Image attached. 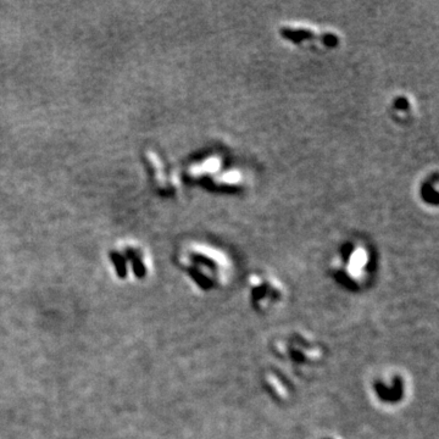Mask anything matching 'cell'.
<instances>
[{"mask_svg": "<svg viewBox=\"0 0 439 439\" xmlns=\"http://www.w3.org/2000/svg\"><path fill=\"white\" fill-rule=\"evenodd\" d=\"M330 275L336 285L349 293L370 287L377 270V257L367 242L351 238L343 242L331 257Z\"/></svg>", "mask_w": 439, "mask_h": 439, "instance_id": "2", "label": "cell"}, {"mask_svg": "<svg viewBox=\"0 0 439 439\" xmlns=\"http://www.w3.org/2000/svg\"><path fill=\"white\" fill-rule=\"evenodd\" d=\"M261 386L272 400L287 403L296 395V383L291 373L280 366H266L261 372Z\"/></svg>", "mask_w": 439, "mask_h": 439, "instance_id": "8", "label": "cell"}, {"mask_svg": "<svg viewBox=\"0 0 439 439\" xmlns=\"http://www.w3.org/2000/svg\"><path fill=\"white\" fill-rule=\"evenodd\" d=\"M387 111L391 121L398 125H409L417 115V101L406 92H396L389 98Z\"/></svg>", "mask_w": 439, "mask_h": 439, "instance_id": "9", "label": "cell"}, {"mask_svg": "<svg viewBox=\"0 0 439 439\" xmlns=\"http://www.w3.org/2000/svg\"><path fill=\"white\" fill-rule=\"evenodd\" d=\"M277 36L292 48L311 52L333 51L343 43L338 30L306 21H285L277 27Z\"/></svg>", "mask_w": 439, "mask_h": 439, "instance_id": "4", "label": "cell"}, {"mask_svg": "<svg viewBox=\"0 0 439 439\" xmlns=\"http://www.w3.org/2000/svg\"><path fill=\"white\" fill-rule=\"evenodd\" d=\"M181 262L193 285L205 293L225 289L235 273V264L227 251L204 242H195L185 248Z\"/></svg>", "mask_w": 439, "mask_h": 439, "instance_id": "1", "label": "cell"}, {"mask_svg": "<svg viewBox=\"0 0 439 439\" xmlns=\"http://www.w3.org/2000/svg\"><path fill=\"white\" fill-rule=\"evenodd\" d=\"M271 353L295 372H312L327 361L328 349L323 341L305 331H288L275 336Z\"/></svg>", "mask_w": 439, "mask_h": 439, "instance_id": "3", "label": "cell"}, {"mask_svg": "<svg viewBox=\"0 0 439 439\" xmlns=\"http://www.w3.org/2000/svg\"><path fill=\"white\" fill-rule=\"evenodd\" d=\"M244 291L251 310L264 316L278 311L287 300L285 283L266 271H253L246 278Z\"/></svg>", "mask_w": 439, "mask_h": 439, "instance_id": "6", "label": "cell"}, {"mask_svg": "<svg viewBox=\"0 0 439 439\" xmlns=\"http://www.w3.org/2000/svg\"><path fill=\"white\" fill-rule=\"evenodd\" d=\"M319 439H343V438L339 437V436H336V435H327V436H323V437L319 438Z\"/></svg>", "mask_w": 439, "mask_h": 439, "instance_id": "11", "label": "cell"}, {"mask_svg": "<svg viewBox=\"0 0 439 439\" xmlns=\"http://www.w3.org/2000/svg\"><path fill=\"white\" fill-rule=\"evenodd\" d=\"M191 177L215 193L233 194L246 183L244 171L231 164L222 152H209L191 166Z\"/></svg>", "mask_w": 439, "mask_h": 439, "instance_id": "5", "label": "cell"}, {"mask_svg": "<svg viewBox=\"0 0 439 439\" xmlns=\"http://www.w3.org/2000/svg\"><path fill=\"white\" fill-rule=\"evenodd\" d=\"M417 194L422 204L437 207L439 203V176L437 170L430 171L420 181Z\"/></svg>", "mask_w": 439, "mask_h": 439, "instance_id": "10", "label": "cell"}, {"mask_svg": "<svg viewBox=\"0 0 439 439\" xmlns=\"http://www.w3.org/2000/svg\"><path fill=\"white\" fill-rule=\"evenodd\" d=\"M411 382L409 375L395 367L380 370L370 381V394L383 409H396L410 398Z\"/></svg>", "mask_w": 439, "mask_h": 439, "instance_id": "7", "label": "cell"}]
</instances>
